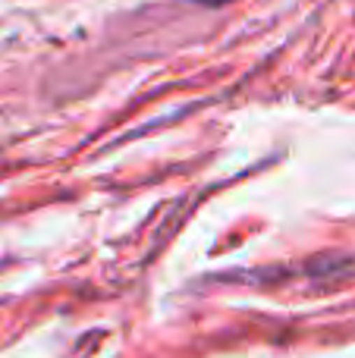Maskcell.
<instances>
[{
  "label": "cell",
  "mask_w": 355,
  "mask_h": 358,
  "mask_svg": "<svg viewBox=\"0 0 355 358\" xmlns=\"http://www.w3.org/2000/svg\"><path fill=\"white\" fill-rule=\"evenodd\" d=\"M198 3H205V6H224V3H230V0H198Z\"/></svg>",
  "instance_id": "6da1fadb"
}]
</instances>
